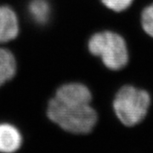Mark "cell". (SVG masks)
Returning a JSON list of instances; mask_svg holds the SVG:
<instances>
[{
	"label": "cell",
	"instance_id": "4",
	"mask_svg": "<svg viewBox=\"0 0 153 153\" xmlns=\"http://www.w3.org/2000/svg\"><path fill=\"white\" fill-rule=\"evenodd\" d=\"M19 34V21L16 12L8 6H0V44L15 39Z\"/></svg>",
	"mask_w": 153,
	"mask_h": 153
},
{
	"label": "cell",
	"instance_id": "9",
	"mask_svg": "<svg viewBox=\"0 0 153 153\" xmlns=\"http://www.w3.org/2000/svg\"><path fill=\"white\" fill-rule=\"evenodd\" d=\"M134 0H101L103 5L114 12H123L128 9Z\"/></svg>",
	"mask_w": 153,
	"mask_h": 153
},
{
	"label": "cell",
	"instance_id": "2",
	"mask_svg": "<svg viewBox=\"0 0 153 153\" xmlns=\"http://www.w3.org/2000/svg\"><path fill=\"white\" fill-rule=\"evenodd\" d=\"M91 55L99 57L104 66L111 71L124 68L129 60L125 39L112 31H101L93 34L88 43Z\"/></svg>",
	"mask_w": 153,
	"mask_h": 153
},
{
	"label": "cell",
	"instance_id": "3",
	"mask_svg": "<svg viewBox=\"0 0 153 153\" xmlns=\"http://www.w3.org/2000/svg\"><path fill=\"white\" fill-rule=\"evenodd\" d=\"M151 105V95L146 90L124 85L115 94L112 107L123 125L133 127L146 117Z\"/></svg>",
	"mask_w": 153,
	"mask_h": 153
},
{
	"label": "cell",
	"instance_id": "1",
	"mask_svg": "<svg viewBox=\"0 0 153 153\" xmlns=\"http://www.w3.org/2000/svg\"><path fill=\"white\" fill-rule=\"evenodd\" d=\"M92 94L81 82L60 86L49 102L47 113L50 120L71 134H88L97 123V113L91 106Z\"/></svg>",
	"mask_w": 153,
	"mask_h": 153
},
{
	"label": "cell",
	"instance_id": "7",
	"mask_svg": "<svg viewBox=\"0 0 153 153\" xmlns=\"http://www.w3.org/2000/svg\"><path fill=\"white\" fill-rule=\"evenodd\" d=\"M16 71L14 55L5 49H0V87L12 79Z\"/></svg>",
	"mask_w": 153,
	"mask_h": 153
},
{
	"label": "cell",
	"instance_id": "8",
	"mask_svg": "<svg viewBox=\"0 0 153 153\" xmlns=\"http://www.w3.org/2000/svg\"><path fill=\"white\" fill-rule=\"evenodd\" d=\"M140 24L144 32L153 38V3L146 6L141 12Z\"/></svg>",
	"mask_w": 153,
	"mask_h": 153
},
{
	"label": "cell",
	"instance_id": "5",
	"mask_svg": "<svg viewBox=\"0 0 153 153\" xmlns=\"http://www.w3.org/2000/svg\"><path fill=\"white\" fill-rule=\"evenodd\" d=\"M21 145L22 135L16 128L9 123H0V152H15Z\"/></svg>",
	"mask_w": 153,
	"mask_h": 153
},
{
	"label": "cell",
	"instance_id": "6",
	"mask_svg": "<svg viewBox=\"0 0 153 153\" xmlns=\"http://www.w3.org/2000/svg\"><path fill=\"white\" fill-rule=\"evenodd\" d=\"M28 14L39 26L47 24L51 16V6L48 0H32L28 4Z\"/></svg>",
	"mask_w": 153,
	"mask_h": 153
}]
</instances>
